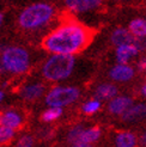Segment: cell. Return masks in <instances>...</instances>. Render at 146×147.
I'll list each match as a JSON object with an SVG mask.
<instances>
[{"instance_id": "6da1fadb", "label": "cell", "mask_w": 146, "mask_h": 147, "mask_svg": "<svg viewBox=\"0 0 146 147\" xmlns=\"http://www.w3.org/2000/svg\"><path fill=\"white\" fill-rule=\"evenodd\" d=\"M92 30L76 18H66L53 28L42 40V47L49 54L78 55L92 41Z\"/></svg>"}, {"instance_id": "7a4b0ae2", "label": "cell", "mask_w": 146, "mask_h": 147, "mask_svg": "<svg viewBox=\"0 0 146 147\" xmlns=\"http://www.w3.org/2000/svg\"><path fill=\"white\" fill-rule=\"evenodd\" d=\"M56 9L49 3H35L20 11L18 25L25 31H37L54 22Z\"/></svg>"}, {"instance_id": "3957f363", "label": "cell", "mask_w": 146, "mask_h": 147, "mask_svg": "<svg viewBox=\"0 0 146 147\" xmlns=\"http://www.w3.org/2000/svg\"><path fill=\"white\" fill-rule=\"evenodd\" d=\"M77 68L76 55L50 54L41 67L42 78L48 83L61 84L72 77Z\"/></svg>"}, {"instance_id": "277c9868", "label": "cell", "mask_w": 146, "mask_h": 147, "mask_svg": "<svg viewBox=\"0 0 146 147\" xmlns=\"http://www.w3.org/2000/svg\"><path fill=\"white\" fill-rule=\"evenodd\" d=\"M31 67L30 53L24 47L7 46L0 54V71L12 76H23Z\"/></svg>"}, {"instance_id": "5b68a950", "label": "cell", "mask_w": 146, "mask_h": 147, "mask_svg": "<svg viewBox=\"0 0 146 147\" xmlns=\"http://www.w3.org/2000/svg\"><path fill=\"white\" fill-rule=\"evenodd\" d=\"M103 130L98 126L86 127L83 123H76L71 126L66 133V142L72 147H91L97 144Z\"/></svg>"}, {"instance_id": "8992f818", "label": "cell", "mask_w": 146, "mask_h": 147, "mask_svg": "<svg viewBox=\"0 0 146 147\" xmlns=\"http://www.w3.org/2000/svg\"><path fill=\"white\" fill-rule=\"evenodd\" d=\"M82 97V91L74 85L56 84L52 86L45 94V103L48 107L67 108L77 103Z\"/></svg>"}, {"instance_id": "52a82bcc", "label": "cell", "mask_w": 146, "mask_h": 147, "mask_svg": "<svg viewBox=\"0 0 146 147\" xmlns=\"http://www.w3.org/2000/svg\"><path fill=\"white\" fill-rule=\"evenodd\" d=\"M105 0H64L65 10L73 17H85L102 10Z\"/></svg>"}, {"instance_id": "ba28073f", "label": "cell", "mask_w": 146, "mask_h": 147, "mask_svg": "<svg viewBox=\"0 0 146 147\" xmlns=\"http://www.w3.org/2000/svg\"><path fill=\"white\" fill-rule=\"evenodd\" d=\"M137 69L132 63L116 62L108 71V78L115 84H127L135 78Z\"/></svg>"}, {"instance_id": "9c48e42d", "label": "cell", "mask_w": 146, "mask_h": 147, "mask_svg": "<svg viewBox=\"0 0 146 147\" xmlns=\"http://www.w3.org/2000/svg\"><path fill=\"white\" fill-rule=\"evenodd\" d=\"M134 103V98L129 94H116L107 102V111L114 117H121V115Z\"/></svg>"}, {"instance_id": "30bf717a", "label": "cell", "mask_w": 146, "mask_h": 147, "mask_svg": "<svg viewBox=\"0 0 146 147\" xmlns=\"http://www.w3.org/2000/svg\"><path fill=\"white\" fill-rule=\"evenodd\" d=\"M47 92L46 84L42 82H30L23 85L19 90V97L25 102H36L45 97Z\"/></svg>"}, {"instance_id": "8fae6325", "label": "cell", "mask_w": 146, "mask_h": 147, "mask_svg": "<svg viewBox=\"0 0 146 147\" xmlns=\"http://www.w3.org/2000/svg\"><path fill=\"white\" fill-rule=\"evenodd\" d=\"M121 121L127 124L141 123L146 120V103L135 102L121 115Z\"/></svg>"}, {"instance_id": "7c38bea8", "label": "cell", "mask_w": 146, "mask_h": 147, "mask_svg": "<svg viewBox=\"0 0 146 147\" xmlns=\"http://www.w3.org/2000/svg\"><path fill=\"white\" fill-rule=\"evenodd\" d=\"M140 51L134 46V43H126L115 47L114 56L116 62L121 63H132L135 59L139 56Z\"/></svg>"}, {"instance_id": "4fadbf2b", "label": "cell", "mask_w": 146, "mask_h": 147, "mask_svg": "<svg viewBox=\"0 0 146 147\" xmlns=\"http://www.w3.org/2000/svg\"><path fill=\"white\" fill-rule=\"evenodd\" d=\"M116 94H119V87L112 80L97 84V86L93 90V97L98 98L102 102L110 100Z\"/></svg>"}, {"instance_id": "5bb4252c", "label": "cell", "mask_w": 146, "mask_h": 147, "mask_svg": "<svg viewBox=\"0 0 146 147\" xmlns=\"http://www.w3.org/2000/svg\"><path fill=\"white\" fill-rule=\"evenodd\" d=\"M0 124L18 130L24 124V116L17 110H7L0 115Z\"/></svg>"}, {"instance_id": "9a60e30c", "label": "cell", "mask_w": 146, "mask_h": 147, "mask_svg": "<svg viewBox=\"0 0 146 147\" xmlns=\"http://www.w3.org/2000/svg\"><path fill=\"white\" fill-rule=\"evenodd\" d=\"M139 144V138L132 130H119L114 135L116 147H135Z\"/></svg>"}, {"instance_id": "2e32d148", "label": "cell", "mask_w": 146, "mask_h": 147, "mask_svg": "<svg viewBox=\"0 0 146 147\" xmlns=\"http://www.w3.org/2000/svg\"><path fill=\"white\" fill-rule=\"evenodd\" d=\"M133 41H134V36L128 30V28L125 26L115 28L110 34V42L114 47L126 45V43H133Z\"/></svg>"}, {"instance_id": "e0dca14e", "label": "cell", "mask_w": 146, "mask_h": 147, "mask_svg": "<svg viewBox=\"0 0 146 147\" xmlns=\"http://www.w3.org/2000/svg\"><path fill=\"white\" fill-rule=\"evenodd\" d=\"M127 28L134 36V38L146 37V18L135 17L133 19H130Z\"/></svg>"}, {"instance_id": "ac0fdd59", "label": "cell", "mask_w": 146, "mask_h": 147, "mask_svg": "<svg viewBox=\"0 0 146 147\" xmlns=\"http://www.w3.org/2000/svg\"><path fill=\"white\" fill-rule=\"evenodd\" d=\"M102 103L103 102L99 100L96 97L89 98L82 103V105H80V111L86 116H92L95 114H97L102 109Z\"/></svg>"}, {"instance_id": "d6986e66", "label": "cell", "mask_w": 146, "mask_h": 147, "mask_svg": "<svg viewBox=\"0 0 146 147\" xmlns=\"http://www.w3.org/2000/svg\"><path fill=\"white\" fill-rule=\"evenodd\" d=\"M64 115V108L60 107H48L41 114V121L45 123H53L60 120Z\"/></svg>"}, {"instance_id": "ffe728a7", "label": "cell", "mask_w": 146, "mask_h": 147, "mask_svg": "<svg viewBox=\"0 0 146 147\" xmlns=\"http://www.w3.org/2000/svg\"><path fill=\"white\" fill-rule=\"evenodd\" d=\"M14 135H16V130L11 129L9 127H5L0 124V145H6V144H10Z\"/></svg>"}, {"instance_id": "44dd1931", "label": "cell", "mask_w": 146, "mask_h": 147, "mask_svg": "<svg viewBox=\"0 0 146 147\" xmlns=\"http://www.w3.org/2000/svg\"><path fill=\"white\" fill-rule=\"evenodd\" d=\"M35 145V138L30 134H23L18 138L16 142L17 147H32Z\"/></svg>"}, {"instance_id": "7402d4cb", "label": "cell", "mask_w": 146, "mask_h": 147, "mask_svg": "<svg viewBox=\"0 0 146 147\" xmlns=\"http://www.w3.org/2000/svg\"><path fill=\"white\" fill-rule=\"evenodd\" d=\"M133 43L140 53L146 51V37H137V38H134Z\"/></svg>"}, {"instance_id": "603a6c76", "label": "cell", "mask_w": 146, "mask_h": 147, "mask_svg": "<svg viewBox=\"0 0 146 147\" xmlns=\"http://www.w3.org/2000/svg\"><path fill=\"white\" fill-rule=\"evenodd\" d=\"M137 67H138V71L146 76V56H144L143 59H140V60L138 61Z\"/></svg>"}, {"instance_id": "cb8c5ba5", "label": "cell", "mask_w": 146, "mask_h": 147, "mask_svg": "<svg viewBox=\"0 0 146 147\" xmlns=\"http://www.w3.org/2000/svg\"><path fill=\"white\" fill-rule=\"evenodd\" d=\"M139 93H140V96L143 97V98H145L146 99V80L141 84V86H140V89H139Z\"/></svg>"}, {"instance_id": "d4e9b609", "label": "cell", "mask_w": 146, "mask_h": 147, "mask_svg": "<svg viewBox=\"0 0 146 147\" xmlns=\"http://www.w3.org/2000/svg\"><path fill=\"white\" fill-rule=\"evenodd\" d=\"M139 144L143 145V146H146V129L143 131L139 136Z\"/></svg>"}, {"instance_id": "484cf974", "label": "cell", "mask_w": 146, "mask_h": 147, "mask_svg": "<svg viewBox=\"0 0 146 147\" xmlns=\"http://www.w3.org/2000/svg\"><path fill=\"white\" fill-rule=\"evenodd\" d=\"M113 3H119V4H129V3H133L135 0H110Z\"/></svg>"}, {"instance_id": "4316f807", "label": "cell", "mask_w": 146, "mask_h": 147, "mask_svg": "<svg viewBox=\"0 0 146 147\" xmlns=\"http://www.w3.org/2000/svg\"><path fill=\"white\" fill-rule=\"evenodd\" d=\"M4 97H5V94H4V92H3V91H0V103H1V102H3Z\"/></svg>"}, {"instance_id": "83f0119b", "label": "cell", "mask_w": 146, "mask_h": 147, "mask_svg": "<svg viewBox=\"0 0 146 147\" xmlns=\"http://www.w3.org/2000/svg\"><path fill=\"white\" fill-rule=\"evenodd\" d=\"M3 22H4V16H3V13H0V26L3 25Z\"/></svg>"}, {"instance_id": "f1b7e54d", "label": "cell", "mask_w": 146, "mask_h": 147, "mask_svg": "<svg viewBox=\"0 0 146 147\" xmlns=\"http://www.w3.org/2000/svg\"><path fill=\"white\" fill-rule=\"evenodd\" d=\"M3 49H4V47H3L1 45H0V54H1V51H3Z\"/></svg>"}]
</instances>
